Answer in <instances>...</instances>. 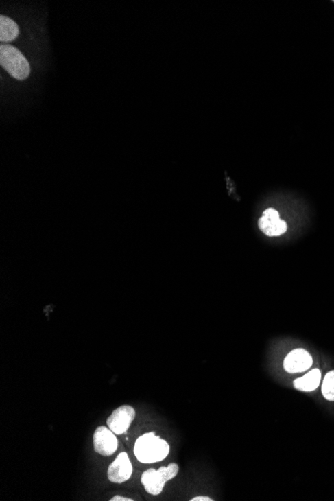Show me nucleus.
I'll return each mask as SVG.
<instances>
[{
  "label": "nucleus",
  "instance_id": "obj_2",
  "mask_svg": "<svg viewBox=\"0 0 334 501\" xmlns=\"http://www.w3.org/2000/svg\"><path fill=\"white\" fill-rule=\"evenodd\" d=\"M0 65L12 78L19 80H26L32 70L23 52L10 45L0 47Z\"/></svg>",
  "mask_w": 334,
  "mask_h": 501
},
{
  "label": "nucleus",
  "instance_id": "obj_10",
  "mask_svg": "<svg viewBox=\"0 0 334 501\" xmlns=\"http://www.w3.org/2000/svg\"><path fill=\"white\" fill-rule=\"evenodd\" d=\"M19 34V27L17 23L8 17L0 16V41L1 43H12L17 38Z\"/></svg>",
  "mask_w": 334,
  "mask_h": 501
},
{
  "label": "nucleus",
  "instance_id": "obj_11",
  "mask_svg": "<svg viewBox=\"0 0 334 501\" xmlns=\"http://www.w3.org/2000/svg\"><path fill=\"white\" fill-rule=\"evenodd\" d=\"M322 395L329 401H334V371H329L323 380Z\"/></svg>",
  "mask_w": 334,
  "mask_h": 501
},
{
  "label": "nucleus",
  "instance_id": "obj_9",
  "mask_svg": "<svg viewBox=\"0 0 334 501\" xmlns=\"http://www.w3.org/2000/svg\"><path fill=\"white\" fill-rule=\"evenodd\" d=\"M320 380H322V373L320 369H312L302 377L294 380V384L298 391L309 393L315 391L320 386Z\"/></svg>",
  "mask_w": 334,
  "mask_h": 501
},
{
  "label": "nucleus",
  "instance_id": "obj_13",
  "mask_svg": "<svg viewBox=\"0 0 334 501\" xmlns=\"http://www.w3.org/2000/svg\"><path fill=\"white\" fill-rule=\"evenodd\" d=\"M191 501H213V498H208V496H196V498H192Z\"/></svg>",
  "mask_w": 334,
  "mask_h": 501
},
{
  "label": "nucleus",
  "instance_id": "obj_8",
  "mask_svg": "<svg viewBox=\"0 0 334 501\" xmlns=\"http://www.w3.org/2000/svg\"><path fill=\"white\" fill-rule=\"evenodd\" d=\"M312 362L311 356L307 350L298 349L287 354L283 367L288 373H299L311 369Z\"/></svg>",
  "mask_w": 334,
  "mask_h": 501
},
{
  "label": "nucleus",
  "instance_id": "obj_3",
  "mask_svg": "<svg viewBox=\"0 0 334 501\" xmlns=\"http://www.w3.org/2000/svg\"><path fill=\"white\" fill-rule=\"evenodd\" d=\"M178 465L170 463L167 467H163L158 470L154 468L146 470L141 476V483L144 489L152 496H158L165 489V483L178 476Z\"/></svg>",
  "mask_w": 334,
  "mask_h": 501
},
{
  "label": "nucleus",
  "instance_id": "obj_6",
  "mask_svg": "<svg viewBox=\"0 0 334 501\" xmlns=\"http://www.w3.org/2000/svg\"><path fill=\"white\" fill-rule=\"evenodd\" d=\"M132 461L128 454L126 452H121L108 467V480L113 483L126 482L132 478Z\"/></svg>",
  "mask_w": 334,
  "mask_h": 501
},
{
  "label": "nucleus",
  "instance_id": "obj_12",
  "mask_svg": "<svg viewBox=\"0 0 334 501\" xmlns=\"http://www.w3.org/2000/svg\"><path fill=\"white\" fill-rule=\"evenodd\" d=\"M109 500H110V501H133L134 500H132V498H123V496H113V498Z\"/></svg>",
  "mask_w": 334,
  "mask_h": 501
},
{
  "label": "nucleus",
  "instance_id": "obj_4",
  "mask_svg": "<svg viewBox=\"0 0 334 501\" xmlns=\"http://www.w3.org/2000/svg\"><path fill=\"white\" fill-rule=\"evenodd\" d=\"M93 446L98 454L110 456L119 448L117 434L108 426H98L93 434Z\"/></svg>",
  "mask_w": 334,
  "mask_h": 501
},
{
  "label": "nucleus",
  "instance_id": "obj_5",
  "mask_svg": "<svg viewBox=\"0 0 334 501\" xmlns=\"http://www.w3.org/2000/svg\"><path fill=\"white\" fill-rule=\"evenodd\" d=\"M134 419V408L130 406H121L111 413L106 423L115 434L121 435L128 432Z\"/></svg>",
  "mask_w": 334,
  "mask_h": 501
},
{
  "label": "nucleus",
  "instance_id": "obj_1",
  "mask_svg": "<svg viewBox=\"0 0 334 501\" xmlns=\"http://www.w3.org/2000/svg\"><path fill=\"white\" fill-rule=\"evenodd\" d=\"M169 444L165 439L150 432L141 435L135 441L134 452L137 461L143 463H156L163 461L169 454Z\"/></svg>",
  "mask_w": 334,
  "mask_h": 501
},
{
  "label": "nucleus",
  "instance_id": "obj_7",
  "mask_svg": "<svg viewBox=\"0 0 334 501\" xmlns=\"http://www.w3.org/2000/svg\"><path fill=\"white\" fill-rule=\"evenodd\" d=\"M259 226L267 236H279L287 231V222L279 218V212L274 209H267L259 218Z\"/></svg>",
  "mask_w": 334,
  "mask_h": 501
}]
</instances>
